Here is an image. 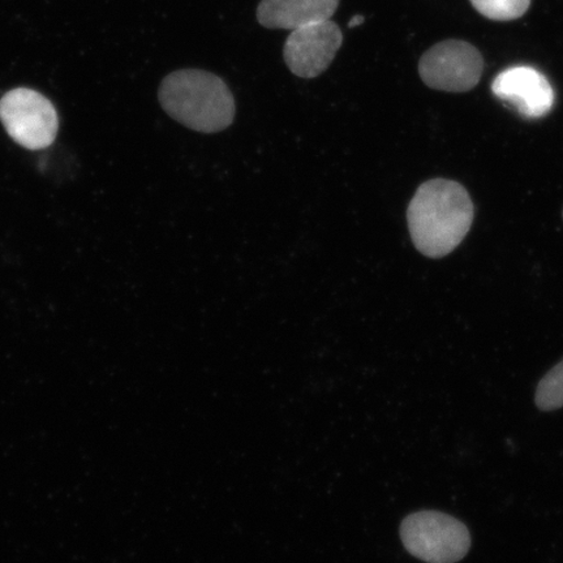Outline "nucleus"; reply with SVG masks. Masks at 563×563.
<instances>
[{
	"label": "nucleus",
	"mask_w": 563,
	"mask_h": 563,
	"mask_svg": "<svg viewBox=\"0 0 563 563\" xmlns=\"http://www.w3.org/2000/svg\"><path fill=\"white\" fill-rule=\"evenodd\" d=\"M474 217L467 189L440 178L422 183L407 209L415 249L429 258L450 255L467 236Z\"/></svg>",
	"instance_id": "obj_1"
},
{
	"label": "nucleus",
	"mask_w": 563,
	"mask_h": 563,
	"mask_svg": "<svg viewBox=\"0 0 563 563\" xmlns=\"http://www.w3.org/2000/svg\"><path fill=\"white\" fill-rule=\"evenodd\" d=\"M483 16L497 21L522 18L530 9L531 0H471Z\"/></svg>",
	"instance_id": "obj_10"
},
{
	"label": "nucleus",
	"mask_w": 563,
	"mask_h": 563,
	"mask_svg": "<svg viewBox=\"0 0 563 563\" xmlns=\"http://www.w3.org/2000/svg\"><path fill=\"white\" fill-rule=\"evenodd\" d=\"M493 93L514 106L520 115L543 118L552 111L554 90L538 69L517 66L503 70L492 84Z\"/></svg>",
	"instance_id": "obj_7"
},
{
	"label": "nucleus",
	"mask_w": 563,
	"mask_h": 563,
	"mask_svg": "<svg viewBox=\"0 0 563 563\" xmlns=\"http://www.w3.org/2000/svg\"><path fill=\"white\" fill-rule=\"evenodd\" d=\"M158 98L174 121L201 133L229 129L235 118L234 96L214 74L180 69L165 77Z\"/></svg>",
	"instance_id": "obj_2"
},
{
	"label": "nucleus",
	"mask_w": 563,
	"mask_h": 563,
	"mask_svg": "<svg viewBox=\"0 0 563 563\" xmlns=\"http://www.w3.org/2000/svg\"><path fill=\"white\" fill-rule=\"evenodd\" d=\"M0 122L16 144L30 151L46 150L59 130L54 104L38 91L16 88L0 100Z\"/></svg>",
	"instance_id": "obj_4"
},
{
	"label": "nucleus",
	"mask_w": 563,
	"mask_h": 563,
	"mask_svg": "<svg viewBox=\"0 0 563 563\" xmlns=\"http://www.w3.org/2000/svg\"><path fill=\"white\" fill-rule=\"evenodd\" d=\"M340 0H262L258 23L269 30L294 31L333 18Z\"/></svg>",
	"instance_id": "obj_8"
},
{
	"label": "nucleus",
	"mask_w": 563,
	"mask_h": 563,
	"mask_svg": "<svg viewBox=\"0 0 563 563\" xmlns=\"http://www.w3.org/2000/svg\"><path fill=\"white\" fill-rule=\"evenodd\" d=\"M364 21H365V19L362 15L354 16L350 20L349 27H355V26L362 25V24H364Z\"/></svg>",
	"instance_id": "obj_11"
},
{
	"label": "nucleus",
	"mask_w": 563,
	"mask_h": 563,
	"mask_svg": "<svg viewBox=\"0 0 563 563\" xmlns=\"http://www.w3.org/2000/svg\"><path fill=\"white\" fill-rule=\"evenodd\" d=\"M534 402L541 411H554L563 407V361L541 379Z\"/></svg>",
	"instance_id": "obj_9"
},
{
	"label": "nucleus",
	"mask_w": 563,
	"mask_h": 563,
	"mask_svg": "<svg viewBox=\"0 0 563 563\" xmlns=\"http://www.w3.org/2000/svg\"><path fill=\"white\" fill-rule=\"evenodd\" d=\"M343 42L334 21L327 20L291 31L284 48L288 69L302 79H313L332 65Z\"/></svg>",
	"instance_id": "obj_6"
},
{
	"label": "nucleus",
	"mask_w": 563,
	"mask_h": 563,
	"mask_svg": "<svg viewBox=\"0 0 563 563\" xmlns=\"http://www.w3.org/2000/svg\"><path fill=\"white\" fill-rule=\"evenodd\" d=\"M400 539L413 558L427 563H456L466 558L471 534L466 525L448 514L424 510L400 525Z\"/></svg>",
	"instance_id": "obj_3"
},
{
	"label": "nucleus",
	"mask_w": 563,
	"mask_h": 563,
	"mask_svg": "<svg viewBox=\"0 0 563 563\" xmlns=\"http://www.w3.org/2000/svg\"><path fill=\"white\" fill-rule=\"evenodd\" d=\"M562 217H563V211H562Z\"/></svg>",
	"instance_id": "obj_12"
},
{
	"label": "nucleus",
	"mask_w": 563,
	"mask_h": 563,
	"mask_svg": "<svg viewBox=\"0 0 563 563\" xmlns=\"http://www.w3.org/2000/svg\"><path fill=\"white\" fill-rule=\"evenodd\" d=\"M484 69L481 52L464 41L449 40L421 56L419 74L431 89L464 93L473 90Z\"/></svg>",
	"instance_id": "obj_5"
}]
</instances>
